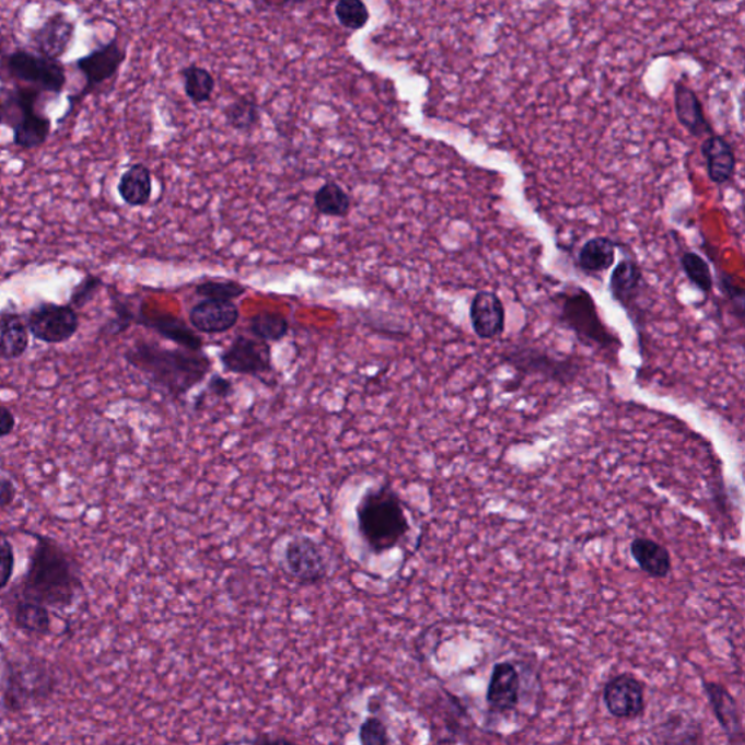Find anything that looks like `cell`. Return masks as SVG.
Instances as JSON below:
<instances>
[{"label": "cell", "instance_id": "obj_1", "mask_svg": "<svg viewBox=\"0 0 745 745\" xmlns=\"http://www.w3.org/2000/svg\"><path fill=\"white\" fill-rule=\"evenodd\" d=\"M125 357L147 377L150 386L170 398L187 395L211 370V361L205 352L165 348L156 342H136Z\"/></svg>", "mask_w": 745, "mask_h": 745}, {"label": "cell", "instance_id": "obj_2", "mask_svg": "<svg viewBox=\"0 0 745 745\" xmlns=\"http://www.w3.org/2000/svg\"><path fill=\"white\" fill-rule=\"evenodd\" d=\"M37 540L22 581L20 600L47 608L69 607L82 589L77 563L56 542L42 536H37Z\"/></svg>", "mask_w": 745, "mask_h": 745}, {"label": "cell", "instance_id": "obj_3", "mask_svg": "<svg viewBox=\"0 0 745 745\" xmlns=\"http://www.w3.org/2000/svg\"><path fill=\"white\" fill-rule=\"evenodd\" d=\"M356 513L361 539L373 554L396 548L411 528L404 502L391 485L368 489Z\"/></svg>", "mask_w": 745, "mask_h": 745}, {"label": "cell", "instance_id": "obj_4", "mask_svg": "<svg viewBox=\"0 0 745 745\" xmlns=\"http://www.w3.org/2000/svg\"><path fill=\"white\" fill-rule=\"evenodd\" d=\"M561 321L585 346H596L613 354L619 351L620 341L603 325L596 304L585 290L568 294L562 303Z\"/></svg>", "mask_w": 745, "mask_h": 745}, {"label": "cell", "instance_id": "obj_5", "mask_svg": "<svg viewBox=\"0 0 745 745\" xmlns=\"http://www.w3.org/2000/svg\"><path fill=\"white\" fill-rule=\"evenodd\" d=\"M8 73L18 82H24L39 92L60 95L66 82V69L60 60H50L33 51L16 50L4 60Z\"/></svg>", "mask_w": 745, "mask_h": 745}, {"label": "cell", "instance_id": "obj_6", "mask_svg": "<svg viewBox=\"0 0 745 745\" xmlns=\"http://www.w3.org/2000/svg\"><path fill=\"white\" fill-rule=\"evenodd\" d=\"M127 57L126 48L121 46L120 39L113 38L108 43L103 44L95 50H92L90 55L81 57L77 61V68L79 72L85 78V86L79 92L77 96L70 98V109L72 112L77 103L85 100L86 95H90L92 91L96 88L103 85V83L108 82L113 79L120 70L123 63H125ZM66 114L65 118L69 116Z\"/></svg>", "mask_w": 745, "mask_h": 745}, {"label": "cell", "instance_id": "obj_7", "mask_svg": "<svg viewBox=\"0 0 745 745\" xmlns=\"http://www.w3.org/2000/svg\"><path fill=\"white\" fill-rule=\"evenodd\" d=\"M602 699L608 715L619 721H633L647 709L645 683L632 673H619L604 683Z\"/></svg>", "mask_w": 745, "mask_h": 745}, {"label": "cell", "instance_id": "obj_8", "mask_svg": "<svg viewBox=\"0 0 745 745\" xmlns=\"http://www.w3.org/2000/svg\"><path fill=\"white\" fill-rule=\"evenodd\" d=\"M30 334L38 341L63 344L78 333L79 316L70 304L42 303L26 315Z\"/></svg>", "mask_w": 745, "mask_h": 745}, {"label": "cell", "instance_id": "obj_9", "mask_svg": "<svg viewBox=\"0 0 745 745\" xmlns=\"http://www.w3.org/2000/svg\"><path fill=\"white\" fill-rule=\"evenodd\" d=\"M523 678L519 665L513 660H502L493 664L485 702L488 712L496 717H509L522 703Z\"/></svg>", "mask_w": 745, "mask_h": 745}, {"label": "cell", "instance_id": "obj_10", "mask_svg": "<svg viewBox=\"0 0 745 745\" xmlns=\"http://www.w3.org/2000/svg\"><path fill=\"white\" fill-rule=\"evenodd\" d=\"M220 363L226 373L261 377L263 374L272 372L270 344L237 335L231 346L220 354Z\"/></svg>", "mask_w": 745, "mask_h": 745}, {"label": "cell", "instance_id": "obj_11", "mask_svg": "<svg viewBox=\"0 0 745 745\" xmlns=\"http://www.w3.org/2000/svg\"><path fill=\"white\" fill-rule=\"evenodd\" d=\"M505 360L527 376H540L561 383L571 382L580 372V365L574 361L550 356L539 348H514L505 356Z\"/></svg>", "mask_w": 745, "mask_h": 745}, {"label": "cell", "instance_id": "obj_12", "mask_svg": "<svg viewBox=\"0 0 745 745\" xmlns=\"http://www.w3.org/2000/svg\"><path fill=\"white\" fill-rule=\"evenodd\" d=\"M286 568L299 583L316 584L328 575V563L317 542L307 536L289 540L284 549Z\"/></svg>", "mask_w": 745, "mask_h": 745}, {"label": "cell", "instance_id": "obj_13", "mask_svg": "<svg viewBox=\"0 0 745 745\" xmlns=\"http://www.w3.org/2000/svg\"><path fill=\"white\" fill-rule=\"evenodd\" d=\"M77 33V24L68 13H51L38 28L31 31L30 44L35 55L50 60H60L69 51Z\"/></svg>", "mask_w": 745, "mask_h": 745}, {"label": "cell", "instance_id": "obj_14", "mask_svg": "<svg viewBox=\"0 0 745 745\" xmlns=\"http://www.w3.org/2000/svg\"><path fill=\"white\" fill-rule=\"evenodd\" d=\"M702 687L709 708L722 733L725 734L726 742L730 745H743L744 721L738 700L721 683L702 680Z\"/></svg>", "mask_w": 745, "mask_h": 745}, {"label": "cell", "instance_id": "obj_15", "mask_svg": "<svg viewBox=\"0 0 745 745\" xmlns=\"http://www.w3.org/2000/svg\"><path fill=\"white\" fill-rule=\"evenodd\" d=\"M651 745H705L702 722L690 713L672 711L652 726Z\"/></svg>", "mask_w": 745, "mask_h": 745}, {"label": "cell", "instance_id": "obj_16", "mask_svg": "<svg viewBox=\"0 0 745 745\" xmlns=\"http://www.w3.org/2000/svg\"><path fill=\"white\" fill-rule=\"evenodd\" d=\"M240 321V309L233 302L205 299L189 311L193 328L202 334L228 333Z\"/></svg>", "mask_w": 745, "mask_h": 745}, {"label": "cell", "instance_id": "obj_17", "mask_svg": "<svg viewBox=\"0 0 745 745\" xmlns=\"http://www.w3.org/2000/svg\"><path fill=\"white\" fill-rule=\"evenodd\" d=\"M470 324L480 339L500 337L505 329V307L496 293L478 292L470 303Z\"/></svg>", "mask_w": 745, "mask_h": 745}, {"label": "cell", "instance_id": "obj_18", "mask_svg": "<svg viewBox=\"0 0 745 745\" xmlns=\"http://www.w3.org/2000/svg\"><path fill=\"white\" fill-rule=\"evenodd\" d=\"M674 112H676L678 123L694 138L713 135L711 123L705 116L698 94L686 83L677 82L674 86Z\"/></svg>", "mask_w": 745, "mask_h": 745}, {"label": "cell", "instance_id": "obj_19", "mask_svg": "<svg viewBox=\"0 0 745 745\" xmlns=\"http://www.w3.org/2000/svg\"><path fill=\"white\" fill-rule=\"evenodd\" d=\"M136 322L147 326V328L156 330L163 338L170 339V341L175 342L181 348H185V350L202 351L201 338L196 333H193V329L179 317L167 315V313L149 315L142 309Z\"/></svg>", "mask_w": 745, "mask_h": 745}, {"label": "cell", "instance_id": "obj_20", "mask_svg": "<svg viewBox=\"0 0 745 745\" xmlns=\"http://www.w3.org/2000/svg\"><path fill=\"white\" fill-rule=\"evenodd\" d=\"M702 156L707 161L709 179L713 184L722 185L733 179L737 159L733 144L722 136L712 135L703 140Z\"/></svg>", "mask_w": 745, "mask_h": 745}, {"label": "cell", "instance_id": "obj_21", "mask_svg": "<svg viewBox=\"0 0 745 745\" xmlns=\"http://www.w3.org/2000/svg\"><path fill=\"white\" fill-rule=\"evenodd\" d=\"M630 555L641 571L652 579H665L672 572V555L659 542L648 537H635L630 544Z\"/></svg>", "mask_w": 745, "mask_h": 745}, {"label": "cell", "instance_id": "obj_22", "mask_svg": "<svg viewBox=\"0 0 745 745\" xmlns=\"http://www.w3.org/2000/svg\"><path fill=\"white\" fill-rule=\"evenodd\" d=\"M642 280V271L638 264L632 259H621L612 272L608 289L613 299L629 311L641 294Z\"/></svg>", "mask_w": 745, "mask_h": 745}, {"label": "cell", "instance_id": "obj_23", "mask_svg": "<svg viewBox=\"0 0 745 745\" xmlns=\"http://www.w3.org/2000/svg\"><path fill=\"white\" fill-rule=\"evenodd\" d=\"M117 191L130 207L147 206L153 191L152 172L143 163H135L123 172Z\"/></svg>", "mask_w": 745, "mask_h": 745}, {"label": "cell", "instance_id": "obj_24", "mask_svg": "<svg viewBox=\"0 0 745 745\" xmlns=\"http://www.w3.org/2000/svg\"><path fill=\"white\" fill-rule=\"evenodd\" d=\"M30 330L24 317L8 312L0 316V359L16 360L25 354Z\"/></svg>", "mask_w": 745, "mask_h": 745}, {"label": "cell", "instance_id": "obj_25", "mask_svg": "<svg viewBox=\"0 0 745 745\" xmlns=\"http://www.w3.org/2000/svg\"><path fill=\"white\" fill-rule=\"evenodd\" d=\"M12 130L13 144L16 148L33 150L47 142L51 133V121L50 118L39 114L37 108H30Z\"/></svg>", "mask_w": 745, "mask_h": 745}, {"label": "cell", "instance_id": "obj_26", "mask_svg": "<svg viewBox=\"0 0 745 745\" xmlns=\"http://www.w3.org/2000/svg\"><path fill=\"white\" fill-rule=\"evenodd\" d=\"M616 259L615 242L606 236L589 240L580 249L579 266L590 276L602 275L613 267Z\"/></svg>", "mask_w": 745, "mask_h": 745}, {"label": "cell", "instance_id": "obj_27", "mask_svg": "<svg viewBox=\"0 0 745 745\" xmlns=\"http://www.w3.org/2000/svg\"><path fill=\"white\" fill-rule=\"evenodd\" d=\"M42 92L31 86H18L0 95V126L13 129L26 109L37 108Z\"/></svg>", "mask_w": 745, "mask_h": 745}, {"label": "cell", "instance_id": "obj_28", "mask_svg": "<svg viewBox=\"0 0 745 745\" xmlns=\"http://www.w3.org/2000/svg\"><path fill=\"white\" fill-rule=\"evenodd\" d=\"M18 628L31 635H47L51 629L50 613L46 606L26 600H18L13 608Z\"/></svg>", "mask_w": 745, "mask_h": 745}, {"label": "cell", "instance_id": "obj_29", "mask_svg": "<svg viewBox=\"0 0 745 745\" xmlns=\"http://www.w3.org/2000/svg\"><path fill=\"white\" fill-rule=\"evenodd\" d=\"M288 317L281 313L263 311L249 319V329L254 337L264 342H279L289 333Z\"/></svg>", "mask_w": 745, "mask_h": 745}, {"label": "cell", "instance_id": "obj_30", "mask_svg": "<svg viewBox=\"0 0 745 745\" xmlns=\"http://www.w3.org/2000/svg\"><path fill=\"white\" fill-rule=\"evenodd\" d=\"M181 77H183L184 81L185 95L194 104L207 103L211 95H213L216 86L213 74L209 70L201 68V66H187V68L181 70Z\"/></svg>", "mask_w": 745, "mask_h": 745}, {"label": "cell", "instance_id": "obj_31", "mask_svg": "<svg viewBox=\"0 0 745 745\" xmlns=\"http://www.w3.org/2000/svg\"><path fill=\"white\" fill-rule=\"evenodd\" d=\"M315 206L321 214L329 216V218H344L350 213L351 200L346 189L330 181L317 189Z\"/></svg>", "mask_w": 745, "mask_h": 745}, {"label": "cell", "instance_id": "obj_32", "mask_svg": "<svg viewBox=\"0 0 745 745\" xmlns=\"http://www.w3.org/2000/svg\"><path fill=\"white\" fill-rule=\"evenodd\" d=\"M224 117L232 129L249 131L259 125L261 120V108L257 101L249 96H240L224 108Z\"/></svg>", "mask_w": 745, "mask_h": 745}, {"label": "cell", "instance_id": "obj_33", "mask_svg": "<svg viewBox=\"0 0 745 745\" xmlns=\"http://www.w3.org/2000/svg\"><path fill=\"white\" fill-rule=\"evenodd\" d=\"M683 271L703 294H709L713 289L711 267L699 254L686 253L680 259Z\"/></svg>", "mask_w": 745, "mask_h": 745}, {"label": "cell", "instance_id": "obj_34", "mask_svg": "<svg viewBox=\"0 0 745 745\" xmlns=\"http://www.w3.org/2000/svg\"><path fill=\"white\" fill-rule=\"evenodd\" d=\"M334 13L344 28L352 31L363 30L370 21L368 4L361 0H339L335 4Z\"/></svg>", "mask_w": 745, "mask_h": 745}, {"label": "cell", "instance_id": "obj_35", "mask_svg": "<svg viewBox=\"0 0 745 745\" xmlns=\"http://www.w3.org/2000/svg\"><path fill=\"white\" fill-rule=\"evenodd\" d=\"M196 293L205 299L233 302V300L244 296L246 288L236 283V281H205V283L197 286Z\"/></svg>", "mask_w": 745, "mask_h": 745}, {"label": "cell", "instance_id": "obj_36", "mask_svg": "<svg viewBox=\"0 0 745 745\" xmlns=\"http://www.w3.org/2000/svg\"><path fill=\"white\" fill-rule=\"evenodd\" d=\"M361 745H391L389 733L385 722L377 717H369L360 726Z\"/></svg>", "mask_w": 745, "mask_h": 745}, {"label": "cell", "instance_id": "obj_37", "mask_svg": "<svg viewBox=\"0 0 745 745\" xmlns=\"http://www.w3.org/2000/svg\"><path fill=\"white\" fill-rule=\"evenodd\" d=\"M104 281L98 276H86L85 279L81 281L73 289L72 296H70V306L83 307L85 304L90 303L92 298L98 293V290L103 288Z\"/></svg>", "mask_w": 745, "mask_h": 745}, {"label": "cell", "instance_id": "obj_38", "mask_svg": "<svg viewBox=\"0 0 745 745\" xmlns=\"http://www.w3.org/2000/svg\"><path fill=\"white\" fill-rule=\"evenodd\" d=\"M15 568V554L8 537L0 533V590L8 587Z\"/></svg>", "mask_w": 745, "mask_h": 745}, {"label": "cell", "instance_id": "obj_39", "mask_svg": "<svg viewBox=\"0 0 745 745\" xmlns=\"http://www.w3.org/2000/svg\"><path fill=\"white\" fill-rule=\"evenodd\" d=\"M720 286L722 292L725 293V296L733 302L734 306H737L738 311V316L743 317V312H744V292L743 289L740 288V286L735 284V281L733 277L729 275H721L720 277Z\"/></svg>", "mask_w": 745, "mask_h": 745}, {"label": "cell", "instance_id": "obj_40", "mask_svg": "<svg viewBox=\"0 0 745 745\" xmlns=\"http://www.w3.org/2000/svg\"><path fill=\"white\" fill-rule=\"evenodd\" d=\"M207 391H209L211 395L224 399L232 395L233 385L231 381L220 376V374H213L209 383H207Z\"/></svg>", "mask_w": 745, "mask_h": 745}, {"label": "cell", "instance_id": "obj_41", "mask_svg": "<svg viewBox=\"0 0 745 745\" xmlns=\"http://www.w3.org/2000/svg\"><path fill=\"white\" fill-rule=\"evenodd\" d=\"M15 484L7 475L0 474V510L7 509L15 500Z\"/></svg>", "mask_w": 745, "mask_h": 745}, {"label": "cell", "instance_id": "obj_42", "mask_svg": "<svg viewBox=\"0 0 745 745\" xmlns=\"http://www.w3.org/2000/svg\"><path fill=\"white\" fill-rule=\"evenodd\" d=\"M15 416H13L11 409L0 405V439L8 438L15 429Z\"/></svg>", "mask_w": 745, "mask_h": 745}, {"label": "cell", "instance_id": "obj_43", "mask_svg": "<svg viewBox=\"0 0 745 745\" xmlns=\"http://www.w3.org/2000/svg\"><path fill=\"white\" fill-rule=\"evenodd\" d=\"M259 745H299L293 742H289V740L286 738H276V740H267V742H263Z\"/></svg>", "mask_w": 745, "mask_h": 745}]
</instances>
